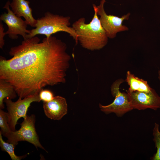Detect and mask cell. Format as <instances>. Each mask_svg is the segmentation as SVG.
I'll return each mask as SVG.
<instances>
[{
	"instance_id": "6da1fadb",
	"label": "cell",
	"mask_w": 160,
	"mask_h": 160,
	"mask_svg": "<svg viewBox=\"0 0 160 160\" xmlns=\"http://www.w3.org/2000/svg\"><path fill=\"white\" fill-rule=\"evenodd\" d=\"M36 36L12 47L8 60L0 56V79L14 87L19 98L39 93L44 87L66 82L71 57L66 44L52 36L40 42Z\"/></svg>"
},
{
	"instance_id": "7a4b0ae2",
	"label": "cell",
	"mask_w": 160,
	"mask_h": 160,
	"mask_svg": "<svg viewBox=\"0 0 160 160\" xmlns=\"http://www.w3.org/2000/svg\"><path fill=\"white\" fill-rule=\"evenodd\" d=\"M96 5L93 4L94 14L88 24L81 17L74 22L72 27L78 36V40L84 48L91 50L101 49L107 44L108 37L97 14Z\"/></svg>"
},
{
	"instance_id": "3957f363",
	"label": "cell",
	"mask_w": 160,
	"mask_h": 160,
	"mask_svg": "<svg viewBox=\"0 0 160 160\" xmlns=\"http://www.w3.org/2000/svg\"><path fill=\"white\" fill-rule=\"evenodd\" d=\"M70 19L69 16H63L54 14L49 12L44 16L37 20L35 28L30 30L26 39L33 37L38 34L44 35L49 37L52 34L60 31L68 33L78 43V36L72 27H70Z\"/></svg>"
},
{
	"instance_id": "277c9868",
	"label": "cell",
	"mask_w": 160,
	"mask_h": 160,
	"mask_svg": "<svg viewBox=\"0 0 160 160\" xmlns=\"http://www.w3.org/2000/svg\"><path fill=\"white\" fill-rule=\"evenodd\" d=\"M39 93L28 96L23 99L19 98L16 101L13 102L8 97L4 100L7 106L8 122L12 131H15V126L18 120L20 118L25 119L27 112L31 103L40 102L41 100L39 96Z\"/></svg>"
},
{
	"instance_id": "5b68a950",
	"label": "cell",
	"mask_w": 160,
	"mask_h": 160,
	"mask_svg": "<svg viewBox=\"0 0 160 160\" xmlns=\"http://www.w3.org/2000/svg\"><path fill=\"white\" fill-rule=\"evenodd\" d=\"M35 116L32 114L27 115L20 124L21 127L18 130L12 131L6 137L7 141L15 145L21 141H26L30 143L37 149L39 147L46 151L39 141L35 128Z\"/></svg>"
},
{
	"instance_id": "8992f818",
	"label": "cell",
	"mask_w": 160,
	"mask_h": 160,
	"mask_svg": "<svg viewBox=\"0 0 160 160\" xmlns=\"http://www.w3.org/2000/svg\"><path fill=\"white\" fill-rule=\"evenodd\" d=\"M125 81L122 79L116 80L111 85V90L112 96L115 97L113 101L106 105L100 104V110L106 114L113 113L119 117L123 116L133 109L131 105L127 93L121 92L119 90L121 84Z\"/></svg>"
},
{
	"instance_id": "52a82bcc",
	"label": "cell",
	"mask_w": 160,
	"mask_h": 160,
	"mask_svg": "<svg viewBox=\"0 0 160 160\" xmlns=\"http://www.w3.org/2000/svg\"><path fill=\"white\" fill-rule=\"evenodd\" d=\"M106 0H101L99 5L96 6L97 14L100 16L101 24L105 30L108 38L113 39L119 32L128 30V28L122 24L123 21L128 20L130 15L129 13L119 17L113 15H108L104 9V4Z\"/></svg>"
},
{
	"instance_id": "ba28073f",
	"label": "cell",
	"mask_w": 160,
	"mask_h": 160,
	"mask_svg": "<svg viewBox=\"0 0 160 160\" xmlns=\"http://www.w3.org/2000/svg\"><path fill=\"white\" fill-rule=\"evenodd\" d=\"M10 3L8 1L3 7L7 10V13L4 12L0 17V20L5 23L8 27L5 33L12 39H17L18 35L22 36L24 39H26L27 34L30 32V30L27 29L28 24L25 20L17 16L10 9Z\"/></svg>"
},
{
	"instance_id": "9c48e42d",
	"label": "cell",
	"mask_w": 160,
	"mask_h": 160,
	"mask_svg": "<svg viewBox=\"0 0 160 160\" xmlns=\"http://www.w3.org/2000/svg\"><path fill=\"white\" fill-rule=\"evenodd\" d=\"M127 92L133 109L140 110L150 108L156 110L160 108V96L153 89L148 92Z\"/></svg>"
},
{
	"instance_id": "30bf717a",
	"label": "cell",
	"mask_w": 160,
	"mask_h": 160,
	"mask_svg": "<svg viewBox=\"0 0 160 160\" xmlns=\"http://www.w3.org/2000/svg\"><path fill=\"white\" fill-rule=\"evenodd\" d=\"M43 108L46 116L54 120L61 119L68 111L66 99L59 96H55L50 101L43 102Z\"/></svg>"
},
{
	"instance_id": "8fae6325",
	"label": "cell",
	"mask_w": 160,
	"mask_h": 160,
	"mask_svg": "<svg viewBox=\"0 0 160 160\" xmlns=\"http://www.w3.org/2000/svg\"><path fill=\"white\" fill-rule=\"evenodd\" d=\"M30 2L25 0H12L10 3L11 10L19 17H23L28 25L35 27L37 20L33 16L32 9L29 5Z\"/></svg>"
},
{
	"instance_id": "7c38bea8",
	"label": "cell",
	"mask_w": 160,
	"mask_h": 160,
	"mask_svg": "<svg viewBox=\"0 0 160 160\" xmlns=\"http://www.w3.org/2000/svg\"><path fill=\"white\" fill-rule=\"evenodd\" d=\"M125 81L129 86L127 91L130 92L138 91L148 92L152 89L147 81L135 76L129 71L127 73Z\"/></svg>"
},
{
	"instance_id": "4fadbf2b",
	"label": "cell",
	"mask_w": 160,
	"mask_h": 160,
	"mask_svg": "<svg viewBox=\"0 0 160 160\" xmlns=\"http://www.w3.org/2000/svg\"><path fill=\"white\" fill-rule=\"evenodd\" d=\"M17 93L13 86L5 81L0 79V108H4V100L6 97L11 99L16 98Z\"/></svg>"
},
{
	"instance_id": "5bb4252c",
	"label": "cell",
	"mask_w": 160,
	"mask_h": 160,
	"mask_svg": "<svg viewBox=\"0 0 160 160\" xmlns=\"http://www.w3.org/2000/svg\"><path fill=\"white\" fill-rule=\"evenodd\" d=\"M15 146L12 143L5 142L2 138V135L0 132V146L1 150L7 152L12 160H20L24 158L26 155L18 156L15 153L14 150Z\"/></svg>"
},
{
	"instance_id": "9a60e30c",
	"label": "cell",
	"mask_w": 160,
	"mask_h": 160,
	"mask_svg": "<svg viewBox=\"0 0 160 160\" xmlns=\"http://www.w3.org/2000/svg\"><path fill=\"white\" fill-rule=\"evenodd\" d=\"M0 132L2 135L7 137L12 131L8 122L7 112L0 109Z\"/></svg>"
},
{
	"instance_id": "2e32d148",
	"label": "cell",
	"mask_w": 160,
	"mask_h": 160,
	"mask_svg": "<svg viewBox=\"0 0 160 160\" xmlns=\"http://www.w3.org/2000/svg\"><path fill=\"white\" fill-rule=\"evenodd\" d=\"M153 140L154 142L157 151L151 159L152 160H160V132L159 131V125L155 123L153 129Z\"/></svg>"
},
{
	"instance_id": "e0dca14e",
	"label": "cell",
	"mask_w": 160,
	"mask_h": 160,
	"mask_svg": "<svg viewBox=\"0 0 160 160\" xmlns=\"http://www.w3.org/2000/svg\"><path fill=\"white\" fill-rule=\"evenodd\" d=\"M39 96L41 100L45 102L51 101L54 97L52 92L47 89H42L39 93Z\"/></svg>"
},
{
	"instance_id": "ac0fdd59",
	"label": "cell",
	"mask_w": 160,
	"mask_h": 160,
	"mask_svg": "<svg viewBox=\"0 0 160 160\" xmlns=\"http://www.w3.org/2000/svg\"><path fill=\"white\" fill-rule=\"evenodd\" d=\"M4 28L1 21L0 20V48L2 49L4 45V37L6 35L5 32H4Z\"/></svg>"
},
{
	"instance_id": "d6986e66",
	"label": "cell",
	"mask_w": 160,
	"mask_h": 160,
	"mask_svg": "<svg viewBox=\"0 0 160 160\" xmlns=\"http://www.w3.org/2000/svg\"><path fill=\"white\" fill-rule=\"evenodd\" d=\"M158 75H159L158 78L159 80L160 81V70L158 71Z\"/></svg>"
}]
</instances>
